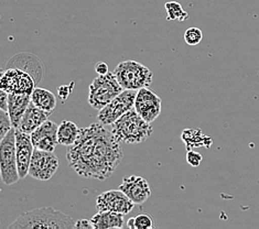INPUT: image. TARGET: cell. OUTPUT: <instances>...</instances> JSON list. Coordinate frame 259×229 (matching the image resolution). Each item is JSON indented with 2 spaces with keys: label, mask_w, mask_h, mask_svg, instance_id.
Returning <instances> with one entry per match:
<instances>
[{
  "label": "cell",
  "mask_w": 259,
  "mask_h": 229,
  "mask_svg": "<svg viewBox=\"0 0 259 229\" xmlns=\"http://www.w3.org/2000/svg\"><path fill=\"white\" fill-rule=\"evenodd\" d=\"M136 204L121 190H110L103 192L96 199L98 212H114L127 215L133 210Z\"/></svg>",
  "instance_id": "cell-10"
},
{
  "label": "cell",
  "mask_w": 259,
  "mask_h": 229,
  "mask_svg": "<svg viewBox=\"0 0 259 229\" xmlns=\"http://www.w3.org/2000/svg\"><path fill=\"white\" fill-rule=\"evenodd\" d=\"M71 85H67V86H60L59 89H58V94L61 97V100H66L67 96H69L71 93H72V88L70 89Z\"/></svg>",
  "instance_id": "cell-28"
},
{
  "label": "cell",
  "mask_w": 259,
  "mask_h": 229,
  "mask_svg": "<svg viewBox=\"0 0 259 229\" xmlns=\"http://www.w3.org/2000/svg\"><path fill=\"white\" fill-rule=\"evenodd\" d=\"M70 229L75 228V221L71 216L52 207L35 208L22 213L8 229Z\"/></svg>",
  "instance_id": "cell-2"
},
{
  "label": "cell",
  "mask_w": 259,
  "mask_h": 229,
  "mask_svg": "<svg viewBox=\"0 0 259 229\" xmlns=\"http://www.w3.org/2000/svg\"><path fill=\"white\" fill-rule=\"evenodd\" d=\"M203 39V32L199 28H189L186 32H184V41L187 42V44L193 47L200 44V42Z\"/></svg>",
  "instance_id": "cell-23"
},
{
  "label": "cell",
  "mask_w": 259,
  "mask_h": 229,
  "mask_svg": "<svg viewBox=\"0 0 259 229\" xmlns=\"http://www.w3.org/2000/svg\"><path fill=\"white\" fill-rule=\"evenodd\" d=\"M35 79L27 71L18 67H10L3 73L0 87L9 94L31 95L35 88Z\"/></svg>",
  "instance_id": "cell-8"
},
{
  "label": "cell",
  "mask_w": 259,
  "mask_h": 229,
  "mask_svg": "<svg viewBox=\"0 0 259 229\" xmlns=\"http://www.w3.org/2000/svg\"><path fill=\"white\" fill-rule=\"evenodd\" d=\"M114 74L124 89L149 87L153 80V73L137 61H124L115 67Z\"/></svg>",
  "instance_id": "cell-4"
},
{
  "label": "cell",
  "mask_w": 259,
  "mask_h": 229,
  "mask_svg": "<svg viewBox=\"0 0 259 229\" xmlns=\"http://www.w3.org/2000/svg\"><path fill=\"white\" fill-rule=\"evenodd\" d=\"M202 160H203L202 154H200L199 152H196V151H193V150H188L187 161H188L189 164H191L195 168V166H199L201 164Z\"/></svg>",
  "instance_id": "cell-25"
},
{
  "label": "cell",
  "mask_w": 259,
  "mask_h": 229,
  "mask_svg": "<svg viewBox=\"0 0 259 229\" xmlns=\"http://www.w3.org/2000/svg\"><path fill=\"white\" fill-rule=\"evenodd\" d=\"M181 138L184 142V145H187L188 150H192V148L205 146V140L209 139L206 135L203 134L200 129H187L183 130Z\"/></svg>",
  "instance_id": "cell-20"
},
{
  "label": "cell",
  "mask_w": 259,
  "mask_h": 229,
  "mask_svg": "<svg viewBox=\"0 0 259 229\" xmlns=\"http://www.w3.org/2000/svg\"><path fill=\"white\" fill-rule=\"evenodd\" d=\"M161 98L151 89L145 87L138 90L134 108L146 121L152 123L161 114Z\"/></svg>",
  "instance_id": "cell-11"
},
{
  "label": "cell",
  "mask_w": 259,
  "mask_h": 229,
  "mask_svg": "<svg viewBox=\"0 0 259 229\" xmlns=\"http://www.w3.org/2000/svg\"><path fill=\"white\" fill-rule=\"evenodd\" d=\"M165 11H166V20L169 21H186L189 15L183 10L182 6L177 2H169L165 4Z\"/></svg>",
  "instance_id": "cell-21"
},
{
  "label": "cell",
  "mask_w": 259,
  "mask_h": 229,
  "mask_svg": "<svg viewBox=\"0 0 259 229\" xmlns=\"http://www.w3.org/2000/svg\"><path fill=\"white\" fill-rule=\"evenodd\" d=\"M127 226L131 229H152L155 228V221L150 215L140 214L129 219Z\"/></svg>",
  "instance_id": "cell-22"
},
{
  "label": "cell",
  "mask_w": 259,
  "mask_h": 229,
  "mask_svg": "<svg viewBox=\"0 0 259 229\" xmlns=\"http://www.w3.org/2000/svg\"><path fill=\"white\" fill-rule=\"evenodd\" d=\"M16 152L18 171H19L20 178H24L29 175L30 163H31V159L34 152L31 134L22 132L19 129H16Z\"/></svg>",
  "instance_id": "cell-12"
},
{
  "label": "cell",
  "mask_w": 259,
  "mask_h": 229,
  "mask_svg": "<svg viewBox=\"0 0 259 229\" xmlns=\"http://www.w3.org/2000/svg\"><path fill=\"white\" fill-rule=\"evenodd\" d=\"M138 90L124 89L116 98L107 104L103 109L98 110L97 120L104 126H112L113 123L119 119L127 111L134 109L136 96Z\"/></svg>",
  "instance_id": "cell-7"
},
{
  "label": "cell",
  "mask_w": 259,
  "mask_h": 229,
  "mask_svg": "<svg viewBox=\"0 0 259 229\" xmlns=\"http://www.w3.org/2000/svg\"><path fill=\"white\" fill-rule=\"evenodd\" d=\"M81 129L77 127L75 122L63 120L60 123L58 129V141L59 145L70 147L75 144L77 140Z\"/></svg>",
  "instance_id": "cell-19"
},
{
  "label": "cell",
  "mask_w": 259,
  "mask_h": 229,
  "mask_svg": "<svg viewBox=\"0 0 259 229\" xmlns=\"http://www.w3.org/2000/svg\"><path fill=\"white\" fill-rule=\"evenodd\" d=\"M31 102L36 107L43 109L49 113H53L57 107V97L52 91L42 87H35L31 94Z\"/></svg>",
  "instance_id": "cell-18"
},
{
  "label": "cell",
  "mask_w": 259,
  "mask_h": 229,
  "mask_svg": "<svg viewBox=\"0 0 259 229\" xmlns=\"http://www.w3.org/2000/svg\"><path fill=\"white\" fill-rule=\"evenodd\" d=\"M59 169V159L52 151L34 149L29 175L39 181L50 179Z\"/></svg>",
  "instance_id": "cell-9"
},
{
  "label": "cell",
  "mask_w": 259,
  "mask_h": 229,
  "mask_svg": "<svg viewBox=\"0 0 259 229\" xmlns=\"http://www.w3.org/2000/svg\"><path fill=\"white\" fill-rule=\"evenodd\" d=\"M95 71L98 75H104V74L108 73V65L104 62H98L95 65Z\"/></svg>",
  "instance_id": "cell-29"
},
{
  "label": "cell",
  "mask_w": 259,
  "mask_h": 229,
  "mask_svg": "<svg viewBox=\"0 0 259 229\" xmlns=\"http://www.w3.org/2000/svg\"><path fill=\"white\" fill-rule=\"evenodd\" d=\"M0 174L6 185H12L20 179L16 152V128L14 127L0 144Z\"/></svg>",
  "instance_id": "cell-6"
},
{
  "label": "cell",
  "mask_w": 259,
  "mask_h": 229,
  "mask_svg": "<svg viewBox=\"0 0 259 229\" xmlns=\"http://www.w3.org/2000/svg\"><path fill=\"white\" fill-rule=\"evenodd\" d=\"M66 159L79 176L104 181L121 163V144L103 123H92L81 129L75 144L67 149Z\"/></svg>",
  "instance_id": "cell-1"
},
{
  "label": "cell",
  "mask_w": 259,
  "mask_h": 229,
  "mask_svg": "<svg viewBox=\"0 0 259 229\" xmlns=\"http://www.w3.org/2000/svg\"><path fill=\"white\" fill-rule=\"evenodd\" d=\"M51 114L52 113H49V111L36 107L31 102L27 111L22 117L19 127L17 129H19L22 132L31 134L36 128H39L43 122L49 119V117H50Z\"/></svg>",
  "instance_id": "cell-15"
},
{
  "label": "cell",
  "mask_w": 259,
  "mask_h": 229,
  "mask_svg": "<svg viewBox=\"0 0 259 229\" xmlns=\"http://www.w3.org/2000/svg\"><path fill=\"white\" fill-rule=\"evenodd\" d=\"M58 129L59 126L57 123L49 119L43 122L39 128H36L31 133L34 149L54 152L55 147L59 145Z\"/></svg>",
  "instance_id": "cell-14"
},
{
  "label": "cell",
  "mask_w": 259,
  "mask_h": 229,
  "mask_svg": "<svg viewBox=\"0 0 259 229\" xmlns=\"http://www.w3.org/2000/svg\"><path fill=\"white\" fill-rule=\"evenodd\" d=\"M8 103H9V93L0 89V109L8 111Z\"/></svg>",
  "instance_id": "cell-26"
},
{
  "label": "cell",
  "mask_w": 259,
  "mask_h": 229,
  "mask_svg": "<svg viewBox=\"0 0 259 229\" xmlns=\"http://www.w3.org/2000/svg\"><path fill=\"white\" fill-rule=\"evenodd\" d=\"M75 228L76 229H94V226L92 220L79 219L75 221Z\"/></svg>",
  "instance_id": "cell-27"
},
{
  "label": "cell",
  "mask_w": 259,
  "mask_h": 229,
  "mask_svg": "<svg viewBox=\"0 0 259 229\" xmlns=\"http://www.w3.org/2000/svg\"><path fill=\"white\" fill-rule=\"evenodd\" d=\"M124 216L114 212H98L93 217L94 229H108V228H121L124 226Z\"/></svg>",
  "instance_id": "cell-17"
},
{
  "label": "cell",
  "mask_w": 259,
  "mask_h": 229,
  "mask_svg": "<svg viewBox=\"0 0 259 229\" xmlns=\"http://www.w3.org/2000/svg\"><path fill=\"white\" fill-rule=\"evenodd\" d=\"M30 103L31 95L29 94H9L8 114L12 122V127L18 128L20 125L22 117L26 113Z\"/></svg>",
  "instance_id": "cell-16"
},
{
  "label": "cell",
  "mask_w": 259,
  "mask_h": 229,
  "mask_svg": "<svg viewBox=\"0 0 259 229\" xmlns=\"http://www.w3.org/2000/svg\"><path fill=\"white\" fill-rule=\"evenodd\" d=\"M110 130L120 144L127 145L145 142L153 132L151 123L146 121L135 108L117 119Z\"/></svg>",
  "instance_id": "cell-3"
},
{
  "label": "cell",
  "mask_w": 259,
  "mask_h": 229,
  "mask_svg": "<svg viewBox=\"0 0 259 229\" xmlns=\"http://www.w3.org/2000/svg\"><path fill=\"white\" fill-rule=\"evenodd\" d=\"M12 128V122L8 111L2 110L0 111V141H2L6 134L9 132V130Z\"/></svg>",
  "instance_id": "cell-24"
},
{
  "label": "cell",
  "mask_w": 259,
  "mask_h": 229,
  "mask_svg": "<svg viewBox=\"0 0 259 229\" xmlns=\"http://www.w3.org/2000/svg\"><path fill=\"white\" fill-rule=\"evenodd\" d=\"M119 190L131 199L136 205H141L146 203L151 196V189L146 178L132 175L122 179L119 185Z\"/></svg>",
  "instance_id": "cell-13"
},
{
  "label": "cell",
  "mask_w": 259,
  "mask_h": 229,
  "mask_svg": "<svg viewBox=\"0 0 259 229\" xmlns=\"http://www.w3.org/2000/svg\"><path fill=\"white\" fill-rule=\"evenodd\" d=\"M124 90L114 73L98 75L89 87V104L96 110L103 109Z\"/></svg>",
  "instance_id": "cell-5"
}]
</instances>
